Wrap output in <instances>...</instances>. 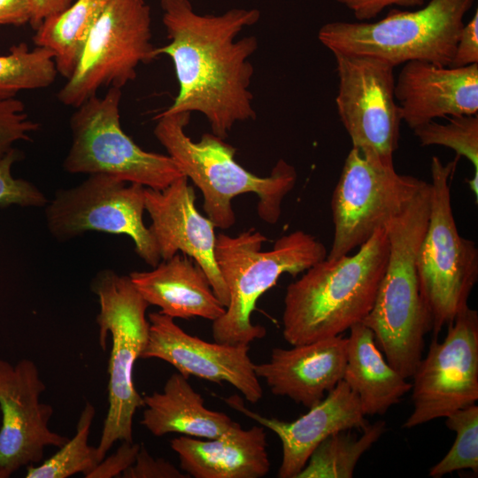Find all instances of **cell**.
I'll use <instances>...</instances> for the list:
<instances>
[{
    "instance_id": "1",
    "label": "cell",
    "mask_w": 478,
    "mask_h": 478,
    "mask_svg": "<svg viewBox=\"0 0 478 478\" xmlns=\"http://www.w3.org/2000/svg\"><path fill=\"white\" fill-rule=\"evenodd\" d=\"M169 42L155 54L171 58L179 83L173 103L159 115L198 112L212 133L227 138L236 122L254 120L250 85L254 67L249 58L258 49L255 36L235 38L258 21L257 9H231L221 15H200L189 0H160Z\"/></svg>"
},
{
    "instance_id": "2",
    "label": "cell",
    "mask_w": 478,
    "mask_h": 478,
    "mask_svg": "<svg viewBox=\"0 0 478 478\" xmlns=\"http://www.w3.org/2000/svg\"><path fill=\"white\" fill-rule=\"evenodd\" d=\"M358 248L352 255L324 258L288 285L282 312L288 343L342 335L369 313L388 262L385 227Z\"/></svg>"
},
{
    "instance_id": "3",
    "label": "cell",
    "mask_w": 478,
    "mask_h": 478,
    "mask_svg": "<svg viewBox=\"0 0 478 478\" xmlns=\"http://www.w3.org/2000/svg\"><path fill=\"white\" fill-rule=\"evenodd\" d=\"M429 201V182L425 181L405 208L386 224L388 262L374 305L362 320L389 364L406 379L412 377L420 362L424 337L432 328L416 267Z\"/></svg>"
},
{
    "instance_id": "4",
    "label": "cell",
    "mask_w": 478,
    "mask_h": 478,
    "mask_svg": "<svg viewBox=\"0 0 478 478\" xmlns=\"http://www.w3.org/2000/svg\"><path fill=\"white\" fill-rule=\"evenodd\" d=\"M190 112L155 117L153 133L183 175L190 179L203 195V209L216 227L227 229L235 223L232 200L242 194L254 193L257 212L274 225L281 214V204L294 189L296 168L279 159L268 176H258L235 159L236 149L212 133L194 142L185 132Z\"/></svg>"
},
{
    "instance_id": "5",
    "label": "cell",
    "mask_w": 478,
    "mask_h": 478,
    "mask_svg": "<svg viewBox=\"0 0 478 478\" xmlns=\"http://www.w3.org/2000/svg\"><path fill=\"white\" fill-rule=\"evenodd\" d=\"M266 241L252 227L236 236L216 235L215 260L229 293L225 312L212 321L217 343L249 345L262 339L266 328L251 320L258 298L283 274L297 276L328 255L321 242L302 230L281 236L271 250L262 251Z\"/></svg>"
},
{
    "instance_id": "6",
    "label": "cell",
    "mask_w": 478,
    "mask_h": 478,
    "mask_svg": "<svg viewBox=\"0 0 478 478\" xmlns=\"http://www.w3.org/2000/svg\"><path fill=\"white\" fill-rule=\"evenodd\" d=\"M474 3L430 0L413 12L393 9L376 22H329L320 28L318 38L331 52L376 57L395 67L412 60L450 66Z\"/></svg>"
},
{
    "instance_id": "7",
    "label": "cell",
    "mask_w": 478,
    "mask_h": 478,
    "mask_svg": "<svg viewBox=\"0 0 478 478\" xmlns=\"http://www.w3.org/2000/svg\"><path fill=\"white\" fill-rule=\"evenodd\" d=\"M459 157L430 164L429 216L416 260L419 287L435 336L468 305L478 280V248L459 233L451 200V182Z\"/></svg>"
},
{
    "instance_id": "8",
    "label": "cell",
    "mask_w": 478,
    "mask_h": 478,
    "mask_svg": "<svg viewBox=\"0 0 478 478\" xmlns=\"http://www.w3.org/2000/svg\"><path fill=\"white\" fill-rule=\"evenodd\" d=\"M100 311L96 321L99 327V344L106 350L112 336L109 359L108 402L102 435L96 447L99 462L117 442L133 441V420L136 410L143 406V397L134 384L133 372L149 335L143 299L128 275L110 269L98 272L91 282Z\"/></svg>"
},
{
    "instance_id": "9",
    "label": "cell",
    "mask_w": 478,
    "mask_h": 478,
    "mask_svg": "<svg viewBox=\"0 0 478 478\" xmlns=\"http://www.w3.org/2000/svg\"><path fill=\"white\" fill-rule=\"evenodd\" d=\"M121 89L89 98L70 120L72 143L64 160L71 173H105L161 190L183 173L173 159L138 146L121 128Z\"/></svg>"
},
{
    "instance_id": "10",
    "label": "cell",
    "mask_w": 478,
    "mask_h": 478,
    "mask_svg": "<svg viewBox=\"0 0 478 478\" xmlns=\"http://www.w3.org/2000/svg\"><path fill=\"white\" fill-rule=\"evenodd\" d=\"M425 183L393 159L352 147L331 197L334 237L327 258L350 254L401 212Z\"/></svg>"
},
{
    "instance_id": "11",
    "label": "cell",
    "mask_w": 478,
    "mask_h": 478,
    "mask_svg": "<svg viewBox=\"0 0 478 478\" xmlns=\"http://www.w3.org/2000/svg\"><path fill=\"white\" fill-rule=\"evenodd\" d=\"M150 40V11L143 0H109L58 100L76 108L103 86L121 89L134 81L137 66L157 58Z\"/></svg>"
},
{
    "instance_id": "12",
    "label": "cell",
    "mask_w": 478,
    "mask_h": 478,
    "mask_svg": "<svg viewBox=\"0 0 478 478\" xmlns=\"http://www.w3.org/2000/svg\"><path fill=\"white\" fill-rule=\"evenodd\" d=\"M79 185L58 189L45 205L50 233L69 240L88 231L127 235L137 255L154 267L160 261L155 240L143 223L145 187L105 173H93Z\"/></svg>"
},
{
    "instance_id": "13",
    "label": "cell",
    "mask_w": 478,
    "mask_h": 478,
    "mask_svg": "<svg viewBox=\"0 0 478 478\" xmlns=\"http://www.w3.org/2000/svg\"><path fill=\"white\" fill-rule=\"evenodd\" d=\"M447 327L412 377L413 411L404 428L445 418L478 399V312L467 305Z\"/></svg>"
},
{
    "instance_id": "14",
    "label": "cell",
    "mask_w": 478,
    "mask_h": 478,
    "mask_svg": "<svg viewBox=\"0 0 478 478\" xmlns=\"http://www.w3.org/2000/svg\"><path fill=\"white\" fill-rule=\"evenodd\" d=\"M332 53L338 76L335 104L352 147L393 159L402 121L395 66L376 57Z\"/></svg>"
},
{
    "instance_id": "15",
    "label": "cell",
    "mask_w": 478,
    "mask_h": 478,
    "mask_svg": "<svg viewBox=\"0 0 478 478\" xmlns=\"http://www.w3.org/2000/svg\"><path fill=\"white\" fill-rule=\"evenodd\" d=\"M45 390L33 360L12 365L0 359V474L4 478L41 463L46 447L60 448L69 439L49 428L54 411L40 401Z\"/></svg>"
},
{
    "instance_id": "16",
    "label": "cell",
    "mask_w": 478,
    "mask_h": 478,
    "mask_svg": "<svg viewBox=\"0 0 478 478\" xmlns=\"http://www.w3.org/2000/svg\"><path fill=\"white\" fill-rule=\"evenodd\" d=\"M148 320V339L140 358L166 361L186 378L195 376L215 383L227 382L251 404L262 398V387L249 356L248 344L206 342L188 334L174 319L159 312H150Z\"/></svg>"
},
{
    "instance_id": "17",
    "label": "cell",
    "mask_w": 478,
    "mask_h": 478,
    "mask_svg": "<svg viewBox=\"0 0 478 478\" xmlns=\"http://www.w3.org/2000/svg\"><path fill=\"white\" fill-rule=\"evenodd\" d=\"M149 229L161 260L180 251L190 257L206 274L212 290L226 307L229 293L215 260L216 235L213 222L195 205L196 195L182 175L164 189H144Z\"/></svg>"
},
{
    "instance_id": "18",
    "label": "cell",
    "mask_w": 478,
    "mask_h": 478,
    "mask_svg": "<svg viewBox=\"0 0 478 478\" xmlns=\"http://www.w3.org/2000/svg\"><path fill=\"white\" fill-rule=\"evenodd\" d=\"M223 400L277 435L282 448L277 475L280 478H296L314 449L328 436L345 430H362L368 425L357 394L343 380L305 414L290 422L257 413L247 408L242 398L235 395Z\"/></svg>"
},
{
    "instance_id": "19",
    "label": "cell",
    "mask_w": 478,
    "mask_h": 478,
    "mask_svg": "<svg viewBox=\"0 0 478 478\" xmlns=\"http://www.w3.org/2000/svg\"><path fill=\"white\" fill-rule=\"evenodd\" d=\"M394 93L402 120L412 129L436 118L477 114L478 64L451 67L406 62Z\"/></svg>"
},
{
    "instance_id": "20",
    "label": "cell",
    "mask_w": 478,
    "mask_h": 478,
    "mask_svg": "<svg viewBox=\"0 0 478 478\" xmlns=\"http://www.w3.org/2000/svg\"><path fill=\"white\" fill-rule=\"evenodd\" d=\"M291 346L274 348L270 359L255 364L254 371L274 395L287 397L309 409L343 380L347 337L339 335Z\"/></svg>"
},
{
    "instance_id": "21",
    "label": "cell",
    "mask_w": 478,
    "mask_h": 478,
    "mask_svg": "<svg viewBox=\"0 0 478 478\" xmlns=\"http://www.w3.org/2000/svg\"><path fill=\"white\" fill-rule=\"evenodd\" d=\"M180 467L195 478H260L270 460L263 426L243 429L235 421L213 438L181 436L170 441Z\"/></svg>"
},
{
    "instance_id": "22",
    "label": "cell",
    "mask_w": 478,
    "mask_h": 478,
    "mask_svg": "<svg viewBox=\"0 0 478 478\" xmlns=\"http://www.w3.org/2000/svg\"><path fill=\"white\" fill-rule=\"evenodd\" d=\"M128 276L150 305L173 319L200 317L213 321L225 312L204 271L185 254L177 253L150 271L132 272Z\"/></svg>"
},
{
    "instance_id": "23",
    "label": "cell",
    "mask_w": 478,
    "mask_h": 478,
    "mask_svg": "<svg viewBox=\"0 0 478 478\" xmlns=\"http://www.w3.org/2000/svg\"><path fill=\"white\" fill-rule=\"evenodd\" d=\"M141 424L155 436L178 433L197 438H213L234 420L225 412L205 407L203 397L180 373L173 374L162 392L145 395Z\"/></svg>"
},
{
    "instance_id": "24",
    "label": "cell",
    "mask_w": 478,
    "mask_h": 478,
    "mask_svg": "<svg viewBox=\"0 0 478 478\" xmlns=\"http://www.w3.org/2000/svg\"><path fill=\"white\" fill-rule=\"evenodd\" d=\"M349 331L343 380L357 394L365 415L384 414L412 383L389 364L369 328L358 322Z\"/></svg>"
},
{
    "instance_id": "25",
    "label": "cell",
    "mask_w": 478,
    "mask_h": 478,
    "mask_svg": "<svg viewBox=\"0 0 478 478\" xmlns=\"http://www.w3.org/2000/svg\"><path fill=\"white\" fill-rule=\"evenodd\" d=\"M109 0H76L63 12L43 20L34 36L37 47L50 50L56 68L69 79L89 35Z\"/></svg>"
},
{
    "instance_id": "26",
    "label": "cell",
    "mask_w": 478,
    "mask_h": 478,
    "mask_svg": "<svg viewBox=\"0 0 478 478\" xmlns=\"http://www.w3.org/2000/svg\"><path fill=\"white\" fill-rule=\"evenodd\" d=\"M386 424L378 420L362 429L360 436L350 430L324 439L312 451L296 478H351L361 456L385 432Z\"/></svg>"
},
{
    "instance_id": "27",
    "label": "cell",
    "mask_w": 478,
    "mask_h": 478,
    "mask_svg": "<svg viewBox=\"0 0 478 478\" xmlns=\"http://www.w3.org/2000/svg\"><path fill=\"white\" fill-rule=\"evenodd\" d=\"M58 71L48 49L29 50L25 42L0 56V100L14 98L23 90L44 89L54 83Z\"/></svg>"
},
{
    "instance_id": "28",
    "label": "cell",
    "mask_w": 478,
    "mask_h": 478,
    "mask_svg": "<svg viewBox=\"0 0 478 478\" xmlns=\"http://www.w3.org/2000/svg\"><path fill=\"white\" fill-rule=\"evenodd\" d=\"M96 409L86 403L81 412L76 434L48 459L27 468V478H67L82 473L84 477L99 463L96 447L89 444Z\"/></svg>"
},
{
    "instance_id": "29",
    "label": "cell",
    "mask_w": 478,
    "mask_h": 478,
    "mask_svg": "<svg viewBox=\"0 0 478 478\" xmlns=\"http://www.w3.org/2000/svg\"><path fill=\"white\" fill-rule=\"evenodd\" d=\"M440 124L431 120L413 129L420 145H439L450 148L457 157H464L472 164L474 173L468 185L478 199V115H461L448 118Z\"/></svg>"
},
{
    "instance_id": "30",
    "label": "cell",
    "mask_w": 478,
    "mask_h": 478,
    "mask_svg": "<svg viewBox=\"0 0 478 478\" xmlns=\"http://www.w3.org/2000/svg\"><path fill=\"white\" fill-rule=\"evenodd\" d=\"M446 427L456 439L444 457L429 470V476L440 478L454 471L470 469L478 473V406L475 404L445 417Z\"/></svg>"
},
{
    "instance_id": "31",
    "label": "cell",
    "mask_w": 478,
    "mask_h": 478,
    "mask_svg": "<svg viewBox=\"0 0 478 478\" xmlns=\"http://www.w3.org/2000/svg\"><path fill=\"white\" fill-rule=\"evenodd\" d=\"M19 152L12 148L0 160V206L12 204L25 207L45 206L49 200L33 183L12 176V168L19 158Z\"/></svg>"
},
{
    "instance_id": "32",
    "label": "cell",
    "mask_w": 478,
    "mask_h": 478,
    "mask_svg": "<svg viewBox=\"0 0 478 478\" xmlns=\"http://www.w3.org/2000/svg\"><path fill=\"white\" fill-rule=\"evenodd\" d=\"M39 128L25 111L24 104L17 98L0 100V160L19 141H28Z\"/></svg>"
},
{
    "instance_id": "33",
    "label": "cell",
    "mask_w": 478,
    "mask_h": 478,
    "mask_svg": "<svg viewBox=\"0 0 478 478\" xmlns=\"http://www.w3.org/2000/svg\"><path fill=\"white\" fill-rule=\"evenodd\" d=\"M124 478H186L180 469L164 459L153 458L141 444L135 461L121 474Z\"/></svg>"
},
{
    "instance_id": "34",
    "label": "cell",
    "mask_w": 478,
    "mask_h": 478,
    "mask_svg": "<svg viewBox=\"0 0 478 478\" xmlns=\"http://www.w3.org/2000/svg\"><path fill=\"white\" fill-rule=\"evenodd\" d=\"M140 444L134 442H122L118 450L107 458H104L88 474L86 478H112L120 474L134 464Z\"/></svg>"
},
{
    "instance_id": "35",
    "label": "cell",
    "mask_w": 478,
    "mask_h": 478,
    "mask_svg": "<svg viewBox=\"0 0 478 478\" xmlns=\"http://www.w3.org/2000/svg\"><path fill=\"white\" fill-rule=\"evenodd\" d=\"M478 64V11L467 24H464L457 42L451 67Z\"/></svg>"
},
{
    "instance_id": "36",
    "label": "cell",
    "mask_w": 478,
    "mask_h": 478,
    "mask_svg": "<svg viewBox=\"0 0 478 478\" xmlns=\"http://www.w3.org/2000/svg\"><path fill=\"white\" fill-rule=\"evenodd\" d=\"M352 12L358 20L375 18L388 6L403 7L422 6L424 0H336Z\"/></svg>"
},
{
    "instance_id": "37",
    "label": "cell",
    "mask_w": 478,
    "mask_h": 478,
    "mask_svg": "<svg viewBox=\"0 0 478 478\" xmlns=\"http://www.w3.org/2000/svg\"><path fill=\"white\" fill-rule=\"evenodd\" d=\"M31 9V0H0V26L29 23Z\"/></svg>"
},
{
    "instance_id": "38",
    "label": "cell",
    "mask_w": 478,
    "mask_h": 478,
    "mask_svg": "<svg viewBox=\"0 0 478 478\" xmlns=\"http://www.w3.org/2000/svg\"><path fill=\"white\" fill-rule=\"evenodd\" d=\"M30 26L37 30L44 19L68 8L73 0H31Z\"/></svg>"
},
{
    "instance_id": "39",
    "label": "cell",
    "mask_w": 478,
    "mask_h": 478,
    "mask_svg": "<svg viewBox=\"0 0 478 478\" xmlns=\"http://www.w3.org/2000/svg\"><path fill=\"white\" fill-rule=\"evenodd\" d=\"M0 478H4L2 474H0Z\"/></svg>"
}]
</instances>
